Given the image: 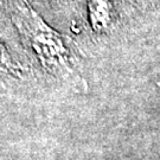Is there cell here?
Instances as JSON below:
<instances>
[{
  "label": "cell",
  "instance_id": "cell-1",
  "mask_svg": "<svg viewBox=\"0 0 160 160\" xmlns=\"http://www.w3.org/2000/svg\"><path fill=\"white\" fill-rule=\"evenodd\" d=\"M7 6L24 46L46 72L72 86H86L78 74L80 51L74 40L50 28L26 0H7Z\"/></svg>",
  "mask_w": 160,
  "mask_h": 160
},
{
  "label": "cell",
  "instance_id": "cell-2",
  "mask_svg": "<svg viewBox=\"0 0 160 160\" xmlns=\"http://www.w3.org/2000/svg\"><path fill=\"white\" fill-rule=\"evenodd\" d=\"M88 19L96 33H108L115 28L116 12L112 0H88Z\"/></svg>",
  "mask_w": 160,
  "mask_h": 160
},
{
  "label": "cell",
  "instance_id": "cell-3",
  "mask_svg": "<svg viewBox=\"0 0 160 160\" xmlns=\"http://www.w3.org/2000/svg\"><path fill=\"white\" fill-rule=\"evenodd\" d=\"M131 1H133L135 5H145L147 2V0H131Z\"/></svg>",
  "mask_w": 160,
  "mask_h": 160
}]
</instances>
